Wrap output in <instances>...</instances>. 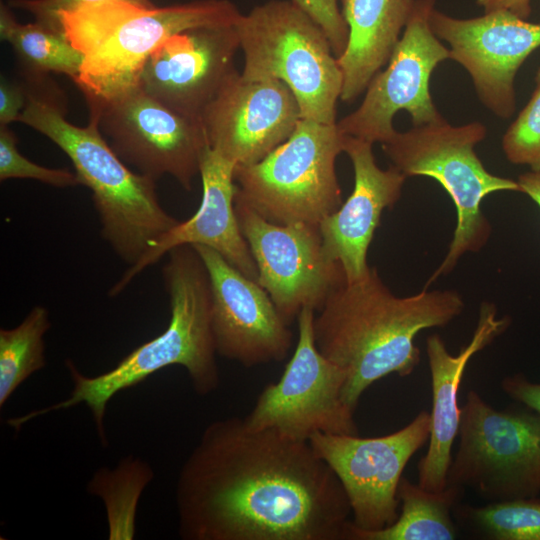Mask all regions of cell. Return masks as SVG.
<instances>
[{
  "label": "cell",
  "mask_w": 540,
  "mask_h": 540,
  "mask_svg": "<svg viewBox=\"0 0 540 540\" xmlns=\"http://www.w3.org/2000/svg\"><path fill=\"white\" fill-rule=\"evenodd\" d=\"M429 436L430 413L421 411L406 426L384 436L316 433L309 443L340 481L352 526L376 531L396 521L402 473Z\"/></svg>",
  "instance_id": "14"
},
{
  "label": "cell",
  "mask_w": 540,
  "mask_h": 540,
  "mask_svg": "<svg viewBox=\"0 0 540 540\" xmlns=\"http://www.w3.org/2000/svg\"><path fill=\"white\" fill-rule=\"evenodd\" d=\"M234 208L257 282L282 318L291 325L304 308L319 311L346 280L342 266L324 251L319 225L268 221L236 196Z\"/></svg>",
  "instance_id": "13"
},
{
  "label": "cell",
  "mask_w": 540,
  "mask_h": 540,
  "mask_svg": "<svg viewBox=\"0 0 540 540\" xmlns=\"http://www.w3.org/2000/svg\"><path fill=\"white\" fill-rule=\"evenodd\" d=\"M162 268L170 302L166 329L125 356L114 368L97 376L83 375L67 359L73 381L70 397L47 408L8 420L19 430L27 421L49 412L85 403L90 409L101 443L107 445L104 416L110 399L121 390L136 386L155 372L172 365L184 367L194 391L213 393L220 378L211 325V285L207 268L192 245L171 249Z\"/></svg>",
  "instance_id": "3"
},
{
  "label": "cell",
  "mask_w": 540,
  "mask_h": 540,
  "mask_svg": "<svg viewBox=\"0 0 540 540\" xmlns=\"http://www.w3.org/2000/svg\"><path fill=\"white\" fill-rule=\"evenodd\" d=\"M348 27V43L338 57L340 100L353 103L387 64L416 0H338Z\"/></svg>",
  "instance_id": "22"
},
{
  "label": "cell",
  "mask_w": 540,
  "mask_h": 540,
  "mask_svg": "<svg viewBox=\"0 0 540 540\" xmlns=\"http://www.w3.org/2000/svg\"><path fill=\"white\" fill-rule=\"evenodd\" d=\"M233 26L187 30L167 38L148 57L137 85L171 110L200 120L206 107L239 71Z\"/></svg>",
  "instance_id": "17"
},
{
  "label": "cell",
  "mask_w": 540,
  "mask_h": 540,
  "mask_svg": "<svg viewBox=\"0 0 540 540\" xmlns=\"http://www.w3.org/2000/svg\"><path fill=\"white\" fill-rule=\"evenodd\" d=\"M85 100L101 133L127 165L155 180L170 175L191 191L208 146L200 120L171 110L138 85L109 98Z\"/></svg>",
  "instance_id": "11"
},
{
  "label": "cell",
  "mask_w": 540,
  "mask_h": 540,
  "mask_svg": "<svg viewBox=\"0 0 540 540\" xmlns=\"http://www.w3.org/2000/svg\"><path fill=\"white\" fill-rule=\"evenodd\" d=\"M433 8L435 0H416L385 69L371 80L359 107L337 122L344 135L383 144L396 132L393 118L401 110L408 112L414 126L444 120L429 85L437 65L450 59V51L430 27Z\"/></svg>",
  "instance_id": "12"
},
{
  "label": "cell",
  "mask_w": 540,
  "mask_h": 540,
  "mask_svg": "<svg viewBox=\"0 0 540 540\" xmlns=\"http://www.w3.org/2000/svg\"><path fill=\"white\" fill-rule=\"evenodd\" d=\"M457 520L490 540H540V498L489 502L485 506L454 508Z\"/></svg>",
  "instance_id": "26"
},
{
  "label": "cell",
  "mask_w": 540,
  "mask_h": 540,
  "mask_svg": "<svg viewBox=\"0 0 540 540\" xmlns=\"http://www.w3.org/2000/svg\"><path fill=\"white\" fill-rule=\"evenodd\" d=\"M299 104L279 80H245L238 72L204 110L208 146L236 166L265 158L301 120Z\"/></svg>",
  "instance_id": "18"
},
{
  "label": "cell",
  "mask_w": 540,
  "mask_h": 540,
  "mask_svg": "<svg viewBox=\"0 0 540 540\" xmlns=\"http://www.w3.org/2000/svg\"><path fill=\"white\" fill-rule=\"evenodd\" d=\"M462 489L446 486L432 492L402 477L398 486L401 506L391 525L376 531H363L352 526L346 540H453L457 526L452 511L463 494Z\"/></svg>",
  "instance_id": "23"
},
{
  "label": "cell",
  "mask_w": 540,
  "mask_h": 540,
  "mask_svg": "<svg viewBox=\"0 0 540 540\" xmlns=\"http://www.w3.org/2000/svg\"><path fill=\"white\" fill-rule=\"evenodd\" d=\"M241 14L230 0L167 6L108 0L62 12L58 22L82 54L74 83L85 99H105L136 86L146 60L167 38L200 27L233 26Z\"/></svg>",
  "instance_id": "5"
},
{
  "label": "cell",
  "mask_w": 540,
  "mask_h": 540,
  "mask_svg": "<svg viewBox=\"0 0 540 540\" xmlns=\"http://www.w3.org/2000/svg\"><path fill=\"white\" fill-rule=\"evenodd\" d=\"M192 246L210 279L217 354L247 368L283 361L292 347L293 335L269 294L214 249Z\"/></svg>",
  "instance_id": "16"
},
{
  "label": "cell",
  "mask_w": 540,
  "mask_h": 540,
  "mask_svg": "<svg viewBox=\"0 0 540 540\" xmlns=\"http://www.w3.org/2000/svg\"><path fill=\"white\" fill-rule=\"evenodd\" d=\"M108 0H9L8 5L14 9L23 10L34 17L35 21L61 30L58 16L62 12L71 11L86 5H93ZM150 4V0H124Z\"/></svg>",
  "instance_id": "30"
},
{
  "label": "cell",
  "mask_w": 540,
  "mask_h": 540,
  "mask_svg": "<svg viewBox=\"0 0 540 540\" xmlns=\"http://www.w3.org/2000/svg\"><path fill=\"white\" fill-rule=\"evenodd\" d=\"M519 192L528 195L540 208V170H530L518 177Z\"/></svg>",
  "instance_id": "34"
},
{
  "label": "cell",
  "mask_w": 540,
  "mask_h": 540,
  "mask_svg": "<svg viewBox=\"0 0 540 540\" xmlns=\"http://www.w3.org/2000/svg\"><path fill=\"white\" fill-rule=\"evenodd\" d=\"M24 81L27 104L18 122L46 136L69 157L80 184L92 193L102 237L133 266L179 223L162 207L157 180L128 167L101 133L95 116L90 114L84 127L69 122L62 92L48 77Z\"/></svg>",
  "instance_id": "4"
},
{
  "label": "cell",
  "mask_w": 540,
  "mask_h": 540,
  "mask_svg": "<svg viewBox=\"0 0 540 540\" xmlns=\"http://www.w3.org/2000/svg\"><path fill=\"white\" fill-rule=\"evenodd\" d=\"M235 167L209 146L205 148L200 160L202 197L198 210L162 235L112 286L109 296L122 292L132 279L171 249L186 244L210 247L245 276L258 280L256 263L235 213Z\"/></svg>",
  "instance_id": "19"
},
{
  "label": "cell",
  "mask_w": 540,
  "mask_h": 540,
  "mask_svg": "<svg viewBox=\"0 0 540 540\" xmlns=\"http://www.w3.org/2000/svg\"><path fill=\"white\" fill-rule=\"evenodd\" d=\"M502 391L512 400L540 415V383L521 373L506 376L500 383Z\"/></svg>",
  "instance_id": "32"
},
{
  "label": "cell",
  "mask_w": 540,
  "mask_h": 540,
  "mask_svg": "<svg viewBox=\"0 0 540 540\" xmlns=\"http://www.w3.org/2000/svg\"><path fill=\"white\" fill-rule=\"evenodd\" d=\"M245 80H279L294 94L301 118L336 123L343 77L323 29L291 0H270L234 25Z\"/></svg>",
  "instance_id": "6"
},
{
  "label": "cell",
  "mask_w": 540,
  "mask_h": 540,
  "mask_svg": "<svg viewBox=\"0 0 540 540\" xmlns=\"http://www.w3.org/2000/svg\"><path fill=\"white\" fill-rule=\"evenodd\" d=\"M446 480L489 502L539 496L540 415L529 408L498 410L470 389Z\"/></svg>",
  "instance_id": "9"
},
{
  "label": "cell",
  "mask_w": 540,
  "mask_h": 540,
  "mask_svg": "<svg viewBox=\"0 0 540 540\" xmlns=\"http://www.w3.org/2000/svg\"><path fill=\"white\" fill-rule=\"evenodd\" d=\"M429 23L435 35L449 44L450 59L469 73L482 104L497 117L510 118L516 107L515 76L540 47V22L507 11L461 19L433 8Z\"/></svg>",
  "instance_id": "15"
},
{
  "label": "cell",
  "mask_w": 540,
  "mask_h": 540,
  "mask_svg": "<svg viewBox=\"0 0 540 540\" xmlns=\"http://www.w3.org/2000/svg\"><path fill=\"white\" fill-rule=\"evenodd\" d=\"M535 82L530 100L502 138L506 158L513 164L527 165L533 171L540 170V68Z\"/></svg>",
  "instance_id": "27"
},
{
  "label": "cell",
  "mask_w": 540,
  "mask_h": 540,
  "mask_svg": "<svg viewBox=\"0 0 540 540\" xmlns=\"http://www.w3.org/2000/svg\"><path fill=\"white\" fill-rule=\"evenodd\" d=\"M345 135L334 124L301 119L259 162L236 166V197L268 221L319 225L342 204L336 159Z\"/></svg>",
  "instance_id": "8"
},
{
  "label": "cell",
  "mask_w": 540,
  "mask_h": 540,
  "mask_svg": "<svg viewBox=\"0 0 540 540\" xmlns=\"http://www.w3.org/2000/svg\"><path fill=\"white\" fill-rule=\"evenodd\" d=\"M372 145L345 135L344 152L353 166L354 187L346 201L319 224L324 251L342 266L348 282L369 270L368 249L382 212L400 199L407 178L392 165L381 169Z\"/></svg>",
  "instance_id": "20"
},
{
  "label": "cell",
  "mask_w": 540,
  "mask_h": 540,
  "mask_svg": "<svg viewBox=\"0 0 540 540\" xmlns=\"http://www.w3.org/2000/svg\"><path fill=\"white\" fill-rule=\"evenodd\" d=\"M17 137L9 126H0V180L33 179L58 188L80 184L76 173L48 168L30 161L17 148Z\"/></svg>",
  "instance_id": "28"
},
{
  "label": "cell",
  "mask_w": 540,
  "mask_h": 540,
  "mask_svg": "<svg viewBox=\"0 0 540 540\" xmlns=\"http://www.w3.org/2000/svg\"><path fill=\"white\" fill-rule=\"evenodd\" d=\"M485 13L507 11L522 19H527L531 13V0H476Z\"/></svg>",
  "instance_id": "33"
},
{
  "label": "cell",
  "mask_w": 540,
  "mask_h": 540,
  "mask_svg": "<svg viewBox=\"0 0 540 540\" xmlns=\"http://www.w3.org/2000/svg\"><path fill=\"white\" fill-rule=\"evenodd\" d=\"M0 38L8 42L17 56L21 74L26 79L60 73L78 79L82 54L69 42L63 31L35 21L19 23L8 4L0 5Z\"/></svg>",
  "instance_id": "24"
},
{
  "label": "cell",
  "mask_w": 540,
  "mask_h": 540,
  "mask_svg": "<svg viewBox=\"0 0 540 540\" xmlns=\"http://www.w3.org/2000/svg\"><path fill=\"white\" fill-rule=\"evenodd\" d=\"M509 325V319L498 318L492 304L480 307L476 329L469 343L458 354H451L443 339L433 334L426 340V354L432 388L430 436L425 455L418 462V484L439 492L447 486L452 448L458 437L461 407L458 393L467 364Z\"/></svg>",
  "instance_id": "21"
},
{
  "label": "cell",
  "mask_w": 540,
  "mask_h": 540,
  "mask_svg": "<svg viewBox=\"0 0 540 540\" xmlns=\"http://www.w3.org/2000/svg\"><path fill=\"white\" fill-rule=\"evenodd\" d=\"M49 313L35 306L14 328L0 330V407L33 373L46 365L44 335Z\"/></svg>",
  "instance_id": "25"
},
{
  "label": "cell",
  "mask_w": 540,
  "mask_h": 540,
  "mask_svg": "<svg viewBox=\"0 0 540 540\" xmlns=\"http://www.w3.org/2000/svg\"><path fill=\"white\" fill-rule=\"evenodd\" d=\"M185 540H346L351 509L309 441L254 429L244 417L211 422L176 484Z\"/></svg>",
  "instance_id": "1"
},
{
  "label": "cell",
  "mask_w": 540,
  "mask_h": 540,
  "mask_svg": "<svg viewBox=\"0 0 540 540\" xmlns=\"http://www.w3.org/2000/svg\"><path fill=\"white\" fill-rule=\"evenodd\" d=\"M464 310L454 290H430L399 297L375 267L355 281H344L315 314L318 350L347 375L343 399L354 411L362 394L376 381L406 377L420 362L419 332L444 327Z\"/></svg>",
  "instance_id": "2"
},
{
  "label": "cell",
  "mask_w": 540,
  "mask_h": 540,
  "mask_svg": "<svg viewBox=\"0 0 540 540\" xmlns=\"http://www.w3.org/2000/svg\"><path fill=\"white\" fill-rule=\"evenodd\" d=\"M325 32L335 56L340 57L348 43V27L338 0H291Z\"/></svg>",
  "instance_id": "29"
},
{
  "label": "cell",
  "mask_w": 540,
  "mask_h": 540,
  "mask_svg": "<svg viewBox=\"0 0 540 540\" xmlns=\"http://www.w3.org/2000/svg\"><path fill=\"white\" fill-rule=\"evenodd\" d=\"M315 313L310 308L299 313L293 356L280 379L262 389L244 417L250 427L271 429L298 441H309L316 433L359 435L355 411L343 399L346 372L315 344Z\"/></svg>",
  "instance_id": "10"
},
{
  "label": "cell",
  "mask_w": 540,
  "mask_h": 540,
  "mask_svg": "<svg viewBox=\"0 0 540 540\" xmlns=\"http://www.w3.org/2000/svg\"><path fill=\"white\" fill-rule=\"evenodd\" d=\"M487 129L481 122L453 126L445 119L398 132L382 149L406 177L427 176L447 192L456 208V226L448 251L428 284L452 271L467 252L484 247L491 226L481 205L489 194L519 191L517 181L490 173L475 152L485 139Z\"/></svg>",
  "instance_id": "7"
},
{
  "label": "cell",
  "mask_w": 540,
  "mask_h": 540,
  "mask_svg": "<svg viewBox=\"0 0 540 540\" xmlns=\"http://www.w3.org/2000/svg\"><path fill=\"white\" fill-rule=\"evenodd\" d=\"M28 86L20 80L0 79V126L18 122L27 104Z\"/></svg>",
  "instance_id": "31"
}]
</instances>
